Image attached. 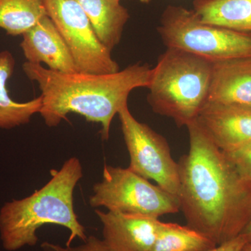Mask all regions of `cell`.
<instances>
[{
  "label": "cell",
  "instance_id": "5b68a950",
  "mask_svg": "<svg viewBox=\"0 0 251 251\" xmlns=\"http://www.w3.org/2000/svg\"><path fill=\"white\" fill-rule=\"evenodd\" d=\"M157 31L166 48L181 50L212 62L251 57V31L202 23L193 9L181 6H166Z\"/></svg>",
  "mask_w": 251,
  "mask_h": 251
},
{
  "label": "cell",
  "instance_id": "7402d4cb",
  "mask_svg": "<svg viewBox=\"0 0 251 251\" xmlns=\"http://www.w3.org/2000/svg\"><path fill=\"white\" fill-rule=\"evenodd\" d=\"M242 251H251V244H249V243H247V244L244 246Z\"/></svg>",
  "mask_w": 251,
  "mask_h": 251
},
{
  "label": "cell",
  "instance_id": "603a6c76",
  "mask_svg": "<svg viewBox=\"0 0 251 251\" xmlns=\"http://www.w3.org/2000/svg\"><path fill=\"white\" fill-rule=\"evenodd\" d=\"M137 1H140V2L143 3V4H148L151 2L152 0H137Z\"/></svg>",
  "mask_w": 251,
  "mask_h": 251
},
{
  "label": "cell",
  "instance_id": "4fadbf2b",
  "mask_svg": "<svg viewBox=\"0 0 251 251\" xmlns=\"http://www.w3.org/2000/svg\"><path fill=\"white\" fill-rule=\"evenodd\" d=\"M90 20L96 34L111 51L119 45L129 12L120 0H75Z\"/></svg>",
  "mask_w": 251,
  "mask_h": 251
},
{
  "label": "cell",
  "instance_id": "52a82bcc",
  "mask_svg": "<svg viewBox=\"0 0 251 251\" xmlns=\"http://www.w3.org/2000/svg\"><path fill=\"white\" fill-rule=\"evenodd\" d=\"M117 115L129 153L128 168L145 179L153 180L157 186L177 198L180 186L179 164L173 159L166 138L146 124L138 121L128 105Z\"/></svg>",
  "mask_w": 251,
  "mask_h": 251
},
{
  "label": "cell",
  "instance_id": "9c48e42d",
  "mask_svg": "<svg viewBox=\"0 0 251 251\" xmlns=\"http://www.w3.org/2000/svg\"><path fill=\"white\" fill-rule=\"evenodd\" d=\"M197 122L213 143L224 152L251 143V107L206 103Z\"/></svg>",
  "mask_w": 251,
  "mask_h": 251
},
{
  "label": "cell",
  "instance_id": "44dd1931",
  "mask_svg": "<svg viewBox=\"0 0 251 251\" xmlns=\"http://www.w3.org/2000/svg\"><path fill=\"white\" fill-rule=\"evenodd\" d=\"M241 234L245 238L247 243L251 244V217Z\"/></svg>",
  "mask_w": 251,
  "mask_h": 251
},
{
  "label": "cell",
  "instance_id": "8992f818",
  "mask_svg": "<svg viewBox=\"0 0 251 251\" xmlns=\"http://www.w3.org/2000/svg\"><path fill=\"white\" fill-rule=\"evenodd\" d=\"M91 207L158 219L180 211L177 198L129 168L105 165L102 180L94 184Z\"/></svg>",
  "mask_w": 251,
  "mask_h": 251
},
{
  "label": "cell",
  "instance_id": "7c38bea8",
  "mask_svg": "<svg viewBox=\"0 0 251 251\" xmlns=\"http://www.w3.org/2000/svg\"><path fill=\"white\" fill-rule=\"evenodd\" d=\"M206 103L251 107V57L212 62Z\"/></svg>",
  "mask_w": 251,
  "mask_h": 251
},
{
  "label": "cell",
  "instance_id": "d6986e66",
  "mask_svg": "<svg viewBox=\"0 0 251 251\" xmlns=\"http://www.w3.org/2000/svg\"><path fill=\"white\" fill-rule=\"evenodd\" d=\"M41 247L44 251H110L102 239L92 235L77 247H62L59 244L44 242Z\"/></svg>",
  "mask_w": 251,
  "mask_h": 251
},
{
  "label": "cell",
  "instance_id": "ac0fdd59",
  "mask_svg": "<svg viewBox=\"0 0 251 251\" xmlns=\"http://www.w3.org/2000/svg\"><path fill=\"white\" fill-rule=\"evenodd\" d=\"M226 153L244 179L251 184V143Z\"/></svg>",
  "mask_w": 251,
  "mask_h": 251
},
{
  "label": "cell",
  "instance_id": "2e32d148",
  "mask_svg": "<svg viewBox=\"0 0 251 251\" xmlns=\"http://www.w3.org/2000/svg\"><path fill=\"white\" fill-rule=\"evenodd\" d=\"M46 16L44 0H0V28L8 35H23Z\"/></svg>",
  "mask_w": 251,
  "mask_h": 251
},
{
  "label": "cell",
  "instance_id": "30bf717a",
  "mask_svg": "<svg viewBox=\"0 0 251 251\" xmlns=\"http://www.w3.org/2000/svg\"><path fill=\"white\" fill-rule=\"evenodd\" d=\"M103 226V239L110 251H151L161 221L142 215L95 209Z\"/></svg>",
  "mask_w": 251,
  "mask_h": 251
},
{
  "label": "cell",
  "instance_id": "e0dca14e",
  "mask_svg": "<svg viewBox=\"0 0 251 251\" xmlns=\"http://www.w3.org/2000/svg\"><path fill=\"white\" fill-rule=\"evenodd\" d=\"M216 246L209 238L188 226L161 222L151 251H209Z\"/></svg>",
  "mask_w": 251,
  "mask_h": 251
},
{
  "label": "cell",
  "instance_id": "ba28073f",
  "mask_svg": "<svg viewBox=\"0 0 251 251\" xmlns=\"http://www.w3.org/2000/svg\"><path fill=\"white\" fill-rule=\"evenodd\" d=\"M48 16L69 48L79 72L112 74L120 66L99 40L90 20L75 0H44Z\"/></svg>",
  "mask_w": 251,
  "mask_h": 251
},
{
  "label": "cell",
  "instance_id": "7a4b0ae2",
  "mask_svg": "<svg viewBox=\"0 0 251 251\" xmlns=\"http://www.w3.org/2000/svg\"><path fill=\"white\" fill-rule=\"evenodd\" d=\"M26 76L37 83L42 97L39 114L49 127H56L70 113L101 125L102 139L108 140L115 115L128 105L130 92L148 88L151 68L140 63L107 74H62L25 62Z\"/></svg>",
  "mask_w": 251,
  "mask_h": 251
},
{
  "label": "cell",
  "instance_id": "8fae6325",
  "mask_svg": "<svg viewBox=\"0 0 251 251\" xmlns=\"http://www.w3.org/2000/svg\"><path fill=\"white\" fill-rule=\"evenodd\" d=\"M21 46L26 62L45 64L48 69L62 74L78 72L69 48L48 16L23 34Z\"/></svg>",
  "mask_w": 251,
  "mask_h": 251
},
{
  "label": "cell",
  "instance_id": "6da1fadb",
  "mask_svg": "<svg viewBox=\"0 0 251 251\" xmlns=\"http://www.w3.org/2000/svg\"><path fill=\"white\" fill-rule=\"evenodd\" d=\"M189 150L180 158V210L188 227L216 245L240 235L251 217V184L198 125L186 126Z\"/></svg>",
  "mask_w": 251,
  "mask_h": 251
},
{
  "label": "cell",
  "instance_id": "ffe728a7",
  "mask_svg": "<svg viewBox=\"0 0 251 251\" xmlns=\"http://www.w3.org/2000/svg\"><path fill=\"white\" fill-rule=\"evenodd\" d=\"M247 244L245 238L240 234L231 240L216 246L215 248L209 251H242L244 246Z\"/></svg>",
  "mask_w": 251,
  "mask_h": 251
},
{
  "label": "cell",
  "instance_id": "5bb4252c",
  "mask_svg": "<svg viewBox=\"0 0 251 251\" xmlns=\"http://www.w3.org/2000/svg\"><path fill=\"white\" fill-rule=\"evenodd\" d=\"M16 60L9 50L0 52V129H11L27 125L31 117L39 113L42 97L27 102H18L10 97L8 80L14 74Z\"/></svg>",
  "mask_w": 251,
  "mask_h": 251
},
{
  "label": "cell",
  "instance_id": "277c9868",
  "mask_svg": "<svg viewBox=\"0 0 251 251\" xmlns=\"http://www.w3.org/2000/svg\"><path fill=\"white\" fill-rule=\"evenodd\" d=\"M212 62L196 54L167 48L151 68L147 97L155 113L178 127L197 120L207 102Z\"/></svg>",
  "mask_w": 251,
  "mask_h": 251
},
{
  "label": "cell",
  "instance_id": "3957f363",
  "mask_svg": "<svg viewBox=\"0 0 251 251\" xmlns=\"http://www.w3.org/2000/svg\"><path fill=\"white\" fill-rule=\"evenodd\" d=\"M83 176V168L77 157L64 162L54 171L49 182L27 197L5 203L0 209V239L5 250L16 251L34 247L36 232L44 225L63 226L70 232L66 247L75 238L85 242V228L74 210V193Z\"/></svg>",
  "mask_w": 251,
  "mask_h": 251
},
{
  "label": "cell",
  "instance_id": "9a60e30c",
  "mask_svg": "<svg viewBox=\"0 0 251 251\" xmlns=\"http://www.w3.org/2000/svg\"><path fill=\"white\" fill-rule=\"evenodd\" d=\"M193 11L202 23L251 31V0H193Z\"/></svg>",
  "mask_w": 251,
  "mask_h": 251
}]
</instances>
